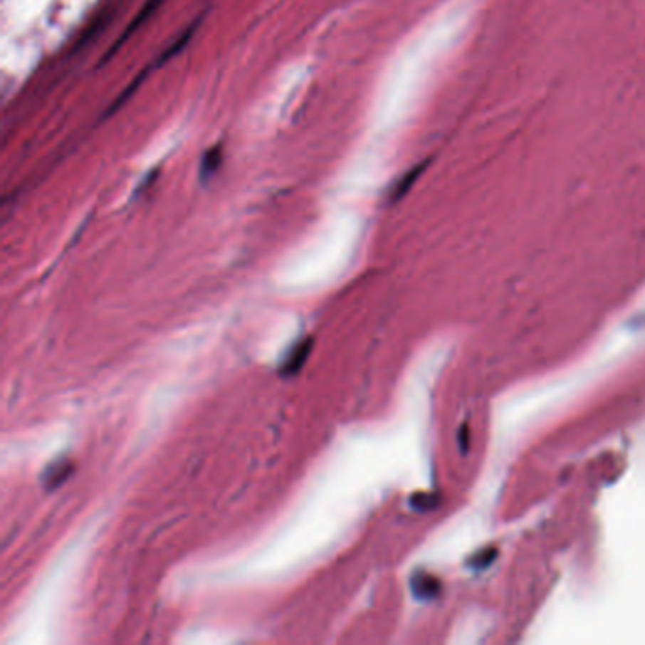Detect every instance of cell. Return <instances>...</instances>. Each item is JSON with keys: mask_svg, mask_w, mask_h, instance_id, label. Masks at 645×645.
<instances>
[{"mask_svg": "<svg viewBox=\"0 0 645 645\" xmlns=\"http://www.w3.org/2000/svg\"><path fill=\"white\" fill-rule=\"evenodd\" d=\"M161 2H163V0H148V2H146V4L142 6V10H140V14H138L137 17H135V21H132L131 25H129L127 31H125V34H123L122 38L117 40L116 44H114V48H112V53H114V51H117V48H120V46H122L123 42H125V40H127L129 36H131V34L135 33V31H137V28L140 27V25H142L144 21H146V19H148V17H152V14H154V11L157 10V8H159ZM112 53H110V56H112Z\"/></svg>", "mask_w": 645, "mask_h": 645, "instance_id": "cell-3", "label": "cell"}, {"mask_svg": "<svg viewBox=\"0 0 645 645\" xmlns=\"http://www.w3.org/2000/svg\"><path fill=\"white\" fill-rule=\"evenodd\" d=\"M310 350H313V337H307V339H301L293 345L288 354L282 360L280 365V373L284 377H292L295 375L305 364H307V358H309Z\"/></svg>", "mask_w": 645, "mask_h": 645, "instance_id": "cell-1", "label": "cell"}, {"mask_svg": "<svg viewBox=\"0 0 645 645\" xmlns=\"http://www.w3.org/2000/svg\"><path fill=\"white\" fill-rule=\"evenodd\" d=\"M72 466L70 460H65V458H59L56 462H51L48 468L44 469V475H42V479H44V486L48 491H53L57 486H61L66 479H68V475L72 473Z\"/></svg>", "mask_w": 645, "mask_h": 645, "instance_id": "cell-2", "label": "cell"}]
</instances>
